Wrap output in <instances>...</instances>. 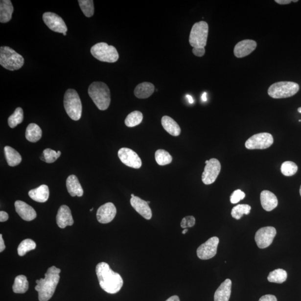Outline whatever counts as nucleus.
<instances>
[{
    "mask_svg": "<svg viewBox=\"0 0 301 301\" xmlns=\"http://www.w3.org/2000/svg\"><path fill=\"white\" fill-rule=\"evenodd\" d=\"M95 271L100 287L108 294H117L122 288L123 280L121 276L112 270L109 264L100 262L96 266Z\"/></svg>",
    "mask_w": 301,
    "mask_h": 301,
    "instance_id": "1",
    "label": "nucleus"
},
{
    "mask_svg": "<svg viewBox=\"0 0 301 301\" xmlns=\"http://www.w3.org/2000/svg\"><path fill=\"white\" fill-rule=\"evenodd\" d=\"M60 269L52 266L48 268L45 278L36 280L35 290L38 292L39 301H48L54 294L56 288L59 282Z\"/></svg>",
    "mask_w": 301,
    "mask_h": 301,
    "instance_id": "2",
    "label": "nucleus"
},
{
    "mask_svg": "<svg viewBox=\"0 0 301 301\" xmlns=\"http://www.w3.org/2000/svg\"><path fill=\"white\" fill-rule=\"evenodd\" d=\"M88 94L99 110L105 111L111 103V93L107 84L100 82L92 83L88 88Z\"/></svg>",
    "mask_w": 301,
    "mask_h": 301,
    "instance_id": "3",
    "label": "nucleus"
},
{
    "mask_svg": "<svg viewBox=\"0 0 301 301\" xmlns=\"http://www.w3.org/2000/svg\"><path fill=\"white\" fill-rule=\"evenodd\" d=\"M64 107L69 117L74 120H78L82 117V104L77 92L73 89L68 90L64 98Z\"/></svg>",
    "mask_w": 301,
    "mask_h": 301,
    "instance_id": "4",
    "label": "nucleus"
},
{
    "mask_svg": "<svg viewBox=\"0 0 301 301\" xmlns=\"http://www.w3.org/2000/svg\"><path fill=\"white\" fill-rule=\"evenodd\" d=\"M23 58L9 46L0 48V64L5 69L14 71L20 69L24 64Z\"/></svg>",
    "mask_w": 301,
    "mask_h": 301,
    "instance_id": "5",
    "label": "nucleus"
},
{
    "mask_svg": "<svg viewBox=\"0 0 301 301\" xmlns=\"http://www.w3.org/2000/svg\"><path fill=\"white\" fill-rule=\"evenodd\" d=\"M299 90L300 86L298 83L279 82L273 84L269 88L268 93L273 98H286L296 94Z\"/></svg>",
    "mask_w": 301,
    "mask_h": 301,
    "instance_id": "6",
    "label": "nucleus"
},
{
    "mask_svg": "<svg viewBox=\"0 0 301 301\" xmlns=\"http://www.w3.org/2000/svg\"><path fill=\"white\" fill-rule=\"evenodd\" d=\"M91 53L99 61L115 63L119 59L117 49L114 46L108 45L106 43L96 44L91 47Z\"/></svg>",
    "mask_w": 301,
    "mask_h": 301,
    "instance_id": "7",
    "label": "nucleus"
},
{
    "mask_svg": "<svg viewBox=\"0 0 301 301\" xmlns=\"http://www.w3.org/2000/svg\"><path fill=\"white\" fill-rule=\"evenodd\" d=\"M208 33V24L206 22L196 23L192 26L189 43L194 47H204L207 45Z\"/></svg>",
    "mask_w": 301,
    "mask_h": 301,
    "instance_id": "8",
    "label": "nucleus"
},
{
    "mask_svg": "<svg viewBox=\"0 0 301 301\" xmlns=\"http://www.w3.org/2000/svg\"><path fill=\"white\" fill-rule=\"evenodd\" d=\"M274 138L269 133H260L252 136L245 144L249 150H263L271 146L274 143Z\"/></svg>",
    "mask_w": 301,
    "mask_h": 301,
    "instance_id": "9",
    "label": "nucleus"
},
{
    "mask_svg": "<svg viewBox=\"0 0 301 301\" xmlns=\"http://www.w3.org/2000/svg\"><path fill=\"white\" fill-rule=\"evenodd\" d=\"M277 234L276 229L273 227H266L259 229L256 232L255 240L260 249L268 247L272 243Z\"/></svg>",
    "mask_w": 301,
    "mask_h": 301,
    "instance_id": "10",
    "label": "nucleus"
},
{
    "mask_svg": "<svg viewBox=\"0 0 301 301\" xmlns=\"http://www.w3.org/2000/svg\"><path fill=\"white\" fill-rule=\"evenodd\" d=\"M221 164L216 159L208 160L202 175V181L204 184L210 185L215 182L220 174Z\"/></svg>",
    "mask_w": 301,
    "mask_h": 301,
    "instance_id": "11",
    "label": "nucleus"
},
{
    "mask_svg": "<svg viewBox=\"0 0 301 301\" xmlns=\"http://www.w3.org/2000/svg\"><path fill=\"white\" fill-rule=\"evenodd\" d=\"M219 243V239L216 236H213L201 245L196 251L198 258L202 260L213 258L217 252Z\"/></svg>",
    "mask_w": 301,
    "mask_h": 301,
    "instance_id": "12",
    "label": "nucleus"
},
{
    "mask_svg": "<svg viewBox=\"0 0 301 301\" xmlns=\"http://www.w3.org/2000/svg\"><path fill=\"white\" fill-rule=\"evenodd\" d=\"M44 23L50 30L59 33H65L68 28L65 22L59 15L51 12H47L43 15Z\"/></svg>",
    "mask_w": 301,
    "mask_h": 301,
    "instance_id": "13",
    "label": "nucleus"
},
{
    "mask_svg": "<svg viewBox=\"0 0 301 301\" xmlns=\"http://www.w3.org/2000/svg\"><path fill=\"white\" fill-rule=\"evenodd\" d=\"M118 158L125 165L134 168L142 166V161L134 151L128 148H122L118 152Z\"/></svg>",
    "mask_w": 301,
    "mask_h": 301,
    "instance_id": "14",
    "label": "nucleus"
},
{
    "mask_svg": "<svg viewBox=\"0 0 301 301\" xmlns=\"http://www.w3.org/2000/svg\"><path fill=\"white\" fill-rule=\"evenodd\" d=\"M116 213L117 209L115 205L112 203H107L99 208L97 212V218L100 223H109L114 219Z\"/></svg>",
    "mask_w": 301,
    "mask_h": 301,
    "instance_id": "15",
    "label": "nucleus"
},
{
    "mask_svg": "<svg viewBox=\"0 0 301 301\" xmlns=\"http://www.w3.org/2000/svg\"><path fill=\"white\" fill-rule=\"evenodd\" d=\"M16 211L23 220L30 222L37 217V212L29 205L22 201L18 200L15 203Z\"/></svg>",
    "mask_w": 301,
    "mask_h": 301,
    "instance_id": "16",
    "label": "nucleus"
},
{
    "mask_svg": "<svg viewBox=\"0 0 301 301\" xmlns=\"http://www.w3.org/2000/svg\"><path fill=\"white\" fill-rule=\"evenodd\" d=\"M256 47V43L253 40H244L239 42L234 47V53L236 57L243 58L250 55Z\"/></svg>",
    "mask_w": 301,
    "mask_h": 301,
    "instance_id": "17",
    "label": "nucleus"
},
{
    "mask_svg": "<svg viewBox=\"0 0 301 301\" xmlns=\"http://www.w3.org/2000/svg\"><path fill=\"white\" fill-rule=\"evenodd\" d=\"M131 206L134 209L141 215L142 217L147 220H150L152 218V214L150 207L148 204L138 196H135L132 198L130 200Z\"/></svg>",
    "mask_w": 301,
    "mask_h": 301,
    "instance_id": "18",
    "label": "nucleus"
},
{
    "mask_svg": "<svg viewBox=\"0 0 301 301\" xmlns=\"http://www.w3.org/2000/svg\"><path fill=\"white\" fill-rule=\"evenodd\" d=\"M57 223L60 228H65L67 226H71L74 224V220L69 207L65 205L60 207L57 215Z\"/></svg>",
    "mask_w": 301,
    "mask_h": 301,
    "instance_id": "19",
    "label": "nucleus"
},
{
    "mask_svg": "<svg viewBox=\"0 0 301 301\" xmlns=\"http://www.w3.org/2000/svg\"><path fill=\"white\" fill-rule=\"evenodd\" d=\"M260 202L265 210L271 211L278 207V199L273 192L264 190L260 194Z\"/></svg>",
    "mask_w": 301,
    "mask_h": 301,
    "instance_id": "20",
    "label": "nucleus"
},
{
    "mask_svg": "<svg viewBox=\"0 0 301 301\" xmlns=\"http://www.w3.org/2000/svg\"><path fill=\"white\" fill-rule=\"evenodd\" d=\"M232 280L227 279L220 284L214 295V301H229L232 292Z\"/></svg>",
    "mask_w": 301,
    "mask_h": 301,
    "instance_id": "21",
    "label": "nucleus"
},
{
    "mask_svg": "<svg viewBox=\"0 0 301 301\" xmlns=\"http://www.w3.org/2000/svg\"><path fill=\"white\" fill-rule=\"evenodd\" d=\"M66 185L68 192L73 197L75 196L81 197L83 196L84 192L83 188L75 175H71L68 178Z\"/></svg>",
    "mask_w": 301,
    "mask_h": 301,
    "instance_id": "22",
    "label": "nucleus"
},
{
    "mask_svg": "<svg viewBox=\"0 0 301 301\" xmlns=\"http://www.w3.org/2000/svg\"><path fill=\"white\" fill-rule=\"evenodd\" d=\"M31 199L39 203H45L49 196V187L46 185H42L39 187L31 190L29 192Z\"/></svg>",
    "mask_w": 301,
    "mask_h": 301,
    "instance_id": "23",
    "label": "nucleus"
},
{
    "mask_svg": "<svg viewBox=\"0 0 301 301\" xmlns=\"http://www.w3.org/2000/svg\"><path fill=\"white\" fill-rule=\"evenodd\" d=\"M155 86L149 82H143L139 84L136 87L134 93L136 97L139 99H146L150 97L154 93Z\"/></svg>",
    "mask_w": 301,
    "mask_h": 301,
    "instance_id": "24",
    "label": "nucleus"
},
{
    "mask_svg": "<svg viewBox=\"0 0 301 301\" xmlns=\"http://www.w3.org/2000/svg\"><path fill=\"white\" fill-rule=\"evenodd\" d=\"M14 11L13 4L10 0L0 1V22L6 23L10 21Z\"/></svg>",
    "mask_w": 301,
    "mask_h": 301,
    "instance_id": "25",
    "label": "nucleus"
},
{
    "mask_svg": "<svg viewBox=\"0 0 301 301\" xmlns=\"http://www.w3.org/2000/svg\"><path fill=\"white\" fill-rule=\"evenodd\" d=\"M162 123L164 129L171 135L178 136L181 134V128L179 124L169 116H163L162 119Z\"/></svg>",
    "mask_w": 301,
    "mask_h": 301,
    "instance_id": "26",
    "label": "nucleus"
},
{
    "mask_svg": "<svg viewBox=\"0 0 301 301\" xmlns=\"http://www.w3.org/2000/svg\"><path fill=\"white\" fill-rule=\"evenodd\" d=\"M42 130L35 123H30L26 128V139L31 142H37L42 138Z\"/></svg>",
    "mask_w": 301,
    "mask_h": 301,
    "instance_id": "27",
    "label": "nucleus"
},
{
    "mask_svg": "<svg viewBox=\"0 0 301 301\" xmlns=\"http://www.w3.org/2000/svg\"><path fill=\"white\" fill-rule=\"evenodd\" d=\"M4 152L7 162L9 166L14 167L18 165L22 162L21 155L17 151L10 146H6L4 148Z\"/></svg>",
    "mask_w": 301,
    "mask_h": 301,
    "instance_id": "28",
    "label": "nucleus"
},
{
    "mask_svg": "<svg viewBox=\"0 0 301 301\" xmlns=\"http://www.w3.org/2000/svg\"><path fill=\"white\" fill-rule=\"evenodd\" d=\"M29 289V282L26 277L23 275H19L15 279L13 286V290L15 294H25Z\"/></svg>",
    "mask_w": 301,
    "mask_h": 301,
    "instance_id": "29",
    "label": "nucleus"
},
{
    "mask_svg": "<svg viewBox=\"0 0 301 301\" xmlns=\"http://www.w3.org/2000/svg\"><path fill=\"white\" fill-rule=\"evenodd\" d=\"M287 278V272L280 268L271 272L268 276L269 282L279 284L284 282Z\"/></svg>",
    "mask_w": 301,
    "mask_h": 301,
    "instance_id": "30",
    "label": "nucleus"
},
{
    "mask_svg": "<svg viewBox=\"0 0 301 301\" xmlns=\"http://www.w3.org/2000/svg\"><path fill=\"white\" fill-rule=\"evenodd\" d=\"M143 115L141 112L135 111L127 116L125 119V124L128 127H134L142 122Z\"/></svg>",
    "mask_w": 301,
    "mask_h": 301,
    "instance_id": "31",
    "label": "nucleus"
},
{
    "mask_svg": "<svg viewBox=\"0 0 301 301\" xmlns=\"http://www.w3.org/2000/svg\"><path fill=\"white\" fill-rule=\"evenodd\" d=\"M251 207L248 204H239L232 208L231 212L232 217L239 220L244 214L248 215L250 213Z\"/></svg>",
    "mask_w": 301,
    "mask_h": 301,
    "instance_id": "32",
    "label": "nucleus"
},
{
    "mask_svg": "<svg viewBox=\"0 0 301 301\" xmlns=\"http://www.w3.org/2000/svg\"><path fill=\"white\" fill-rule=\"evenodd\" d=\"M156 162L160 166L170 164L172 161L171 155L164 150H158L155 152Z\"/></svg>",
    "mask_w": 301,
    "mask_h": 301,
    "instance_id": "33",
    "label": "nucleus"
},
{
    "mask_svg": "<svg viewBox=\"0 0 301 301\" xmlns=\"http://www.w3.org/2000/svg\"><path fill=\"white\" fill-rule=\"evenodd\" d=\"M23 119V112L22 108L18 107L15 110L14 114L11 115L8 119V124L11 128L17 127L21 123Z\"/></svg>",
    "mask_w": 301,
    "mask_h": 301,
    "instance_id": "34",
    "label": "nucleus"
},
{
    "mask_svg": "<svg viewBox=\"0 0 301 301\" xmlns=\"http://www.w3.org/2000/svg\"><path fill=\"white\" fill-rule=\"evenodd\" d=\"M79 5L83 14L87 18H91L94 15V7L92 0H79Z\"/></svg>",
    "mask_w": 301,
    "mask_h": 301,
    "instance_id": "35",
    "label": "nucleus"
},
{
    "mask_svg": "<svg viewBox=\"0 0 301 301\" xmlns=\"http://www.w3.org/2000/svg\"><path fill=\"white\" fill-rule=\"evenodd\" d=\"M36 247L37 245L33 240L30 239L23 240L18 247V255L20 256L25 255L27 252L35 250Z\"/></svg>",
    "mask_w": 301,
    "mask_h": 301,
    "instance_id": "36",
    "label": "nucleus"
},
{
    "mask_svg": "<svg viewBox=\"0 0 301 301\" xmlns=\"http://www.w3.org/2000/svg\"><path fill=\"white\" fill-rule=\"evenodd\" d=\"M281 172L286 176H291L296 174L298 166L292 162H286L282 163L280 167Z\"/></svg>",
    "mask_w": 301,
    "mask_h": 301,
    "instance_id": "37",
    "label": "nucleus"
},
{
    "mask_svg": "<svg viewBox=\"0 0 301 301\" xmlns=\"http://www.w3.org/2000/svg\"><path fill=\"white\" fill-rule=\"evenodd\" d=\"M61 155V152L58 151L56 152L54 150L46 148L43 151V156L45 159V162L48 163H53Z\"/></svg>",
    "mask_w": 301,
    "mask_h": 301,
    "instance_id": "38",
    "label": "nucleus"
},
{
    "mask_svg": "<svg viewBox=\"0 0 301 301\" xmlns=\"http://www.w3.org/2000/svg\"><path fill=\"white\" fill-rule=\"evenodd\" d=\"M245 197L246 194L242 190L239 189L235 190L231 196V202L232 204L238 203Z\"/></svg>",
    "mask_w": 301,
    "mask_h": 301,
    "instance_id": "39",
    "label": "nucleus"
},
{
    "mask_svg": "<svg viewBox=\"0 0 301 301\" xmlns=\"http://www.w3.org/2000/svg\"><path fill=\"white\" fill-rule=\"evenodd\" d=\"M195 224V218L193 216H187L184 218L181 222V227L184 229L194 227Z\"/></svg>",
    "mask_w": 301,
    "mask_h": 301,
    "instance_id": "40",
    "label": "nucleus"
},
{
    "mask_svg": "<svg viewBox=\"0 0 301 301\" xmlns=\"http://www.w3.org/2000/svg\"><path fill=\"white\" fill-rule=\"evenodd\" d=\"M192 53L196 57H202L206 53V49L204 47H193Z\"/></svg>",
    "mask_w": 301,
    "mask_h": 301,
    "instance_id": "41",
    "label": "nucleus"
},
{
    "mask_svg": "<svg viewBox=\"0 0 301 301\" xmlns=\"http://www.w3.org/2000/svg\"><path fill=\"white\" fill-rule=\"evenodd\" d=\"M259 301H278L276 297L272 295H266L263 296Z\"/></svg>",
    "mask_w": 301,
    "mask_h": 301,
    "instance_id": "42",
    "label": "nucleus"
},
{
    "mask_svg": "<svg viewBox=\"0 0 301 301\" xmlns=\"http://www.w3.org/2000/svg\"><path fill=\"white\" fill-rule=\"evenodd\" d=\"M9 219V215L5 211L0 212V222H5Z\"/></svg>",
    "mask_w": 301,
    "mask_h": 301,
    "instance_id": "43",
    "label": "nucleus"
},
{
    "mask_svg": "<svg viewBox=\"0 0 301 301\" xmlns=\"http://www.w3.org/2000/svg\"><path fill=\"white\" fill-rule=\"evenodd\" d=\"M5 245L2 238V235L0 234V252H2L5 250Z\"/></svg>",
    "mask_w": 301,
    "mask_h": 301,
    "instance_id": "44",
    "label": "nucleus"
},
{
    "mask_svg": "<svg viewBox=\"0 0 301 301\" xmlns=\"http://www.w3.org/2000/svg\"><path fill=\"white\" fill-rule=\"evenodd\" d=\"M275 2L280 5H287V4L290 3L292 1L291 0H276Z\"/></svg>",
    "mask_w": 301,
    "mask_h": 301,
    "instance_id": "45",
    "label": "nucleus"
},
{
    "mask_svg": "<svg viewBox=\"0 0 301 301\" xmlns=\"http://www.w3.org/2000/svg\"><path fill=\"white\" fill-rule=\"evenodd\" d=\"M166 301H180L178 296H171V298L168 299Z\"/></svg>",
    "mask_w": 301,
    "mask_h": 301,
    "instance_id": "46",
    "label": "nucleus"
},
{
    "mask_svg": "<svg viewBox=\"0 0 301 301\" xmlns=\"http://www.w3.org/2000/svg\"><path fill=\"white\" fill-rule=\"evenodd\" d=\"M186 97L188 99V102H189V103L192 104L194 103V101L193 98H192L191 95L187 94L186 95Z\"/></svg>",
    "mask_w": 301,
    "mask_h": 301,
    "instance_id": "47",
    "label": "nucleus"
},
{
    "mask_svg": "<svg viewBox=\"0 0 301 301\" xmlns=\"http://www.w3.org/2000/svg\"><path fill=\"white\" fill-rule=\"evenodd\" d=\"M202 99L203 100V101L204 102H206L207 100V93H206V92H204V93L203 94L202 96Z\"/></svg>",
    "mask_w": 301,
    "mask_h": 301,
    "instance_id": "48",
    "label": "nucleus"
},
{
    "mask_svg": "<svg viewBox=\"0 0 301 301\" xmlns=\"http://www.w3.org/2000/svg\"><path fill=\"white\" fill-rule=\"evenodd\" d=\"M187 232H188L187 229H184V230L182 232V234H185Z\"/></svg>",
    "mask_w": 301,
    "mask_h": 301,
    "instance_id": "49",
    "label": "nucleus"
},
{
    "mask_svg": "<svg viewBox=\"0 0 301 301\" xmlns=\"http://www.w3.org/2000/svg\"><path fill=\"white\" fill-rule=\"evenodd\" d=\"M298 112L301 114V107L298 108Z\"/></svg>",
    "mask_w": 301,
    "mask_h": 301,
    "instance_id": "50",
    "label": "nucleus"
},
{
    "mask_svg": "<svg viewBox=\"0 0 301 301\" xmlns=\"http://www.w3.org/2000/svg\"><path fill=\"white\" fill-rule=\"evenodd\" d=\"M292 1L294 2H298V0H296V1H295V0H293V1Z\"/></svg>",
    "mask_w": 301,
    "mask_h": 301,
    "instance_id": "51",
    "label": "nucleus"
},
{
    "mask_svg": "<svg viewBox=\"0 0 301 301\" xmlns=\"http://www.w3.org/2000/svg\"><path fill=\"white\" fill-rule=\"evenodd\" d=\"M135 195H134V194H131V197H132V198H134V197H135Z\"/></svg>",
    "mask_w": 301,
    "mask_h": 301,
    "instance_id": "52",
    "label": "nucleus"
},
{
    "mask_svg": "<svg viewBox=\"0 0 301 301\" xmlns=\"http://www.w3.org/2000/svg\"><path fill=\"white\" fill-rule=\"evenodd\" d=\"M300 195L301 196V185L300 189Z\"/></svg>",
    "mask_w": 301,
    "mask_h": 301,
    "instance_id": "53",
    "label": "nucleus"
},
{
    "mask_svg": "<svg viewBox=\"0 0 301 301\" xmlns=\"http://www.w3.org/2000/svg\"><path fill=\"white\" fill-rule=\"evenodd\" d=\"M93 208H92L91 209H90V211H93Z\"/></svg>",
    "mask_w": 301,
    "mask_h": 301,
    "instance_id": "54",
    "label": "nucleus"
},
{
    "mask_svg": "<svg viewBox=\"0 0 301 301\" xmlns=\"http://www.w3.org/2000/svg\"><path fill=\"white\" fill-rule=\"evenodd\" d=\"M63 35H64V36H66V35H67V33H63Z\"/></svg>",
    "mask_w": 301,
    "mask_h": 301,
    "instance_id": "55",
    "label": "nucleus"
},
{
    "mask_svg": "<svg viewBox=\"0 0 301 301\" xmlns=\"http://www.w3.org/2000/svg\"><path fill=\"white\" fill-rule=\"evenodd\" d=\"M147 203L148 204H150V202H149V201H148V202H147Z\"/></svg>",
    "mask_w": 301,
    "mask_h": 301,
    "instance_id": "56",
    "label": "nucleus"
}]
</instances>
